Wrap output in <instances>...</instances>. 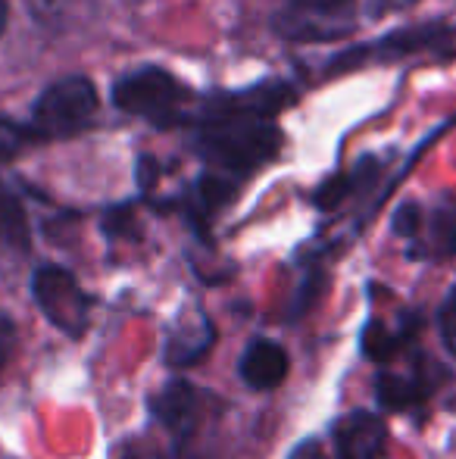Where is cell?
I'll list each match as a JSON object with an SVG mask.
<instances>
[{
    "instance_id": "7c38bea8",
    "label": "cell",
    "mask_w": 456,
    "mask_h": 459,
    "mask_svg": "<svg viewBox=\"0 0 456 459\" xmlns=\"http://www.w3.org/2000/svg\"><path fill=\"white\" fill-rule=\"evenodd\" d=\"M0 241L13 250H29V219H25V210L16 197L10 194H0Z\"/></svg>"
},
{
    "instance_id": "ac0fdd59",
    "label": "cell",
    "mask_w": 456,
    "mask_h": 459,
    "mask_svg": "<svg viewBox=\"0 0 456 459\" xmlns=\"http://www.w3.org/2000/svg\"><path fill=\"white\" fill-rule=\"evenodd\" d=\"M6 25V0H0V31H4Z\"/></svg>"
},
{
    "instance_id": "8992f818",
    "label": "cell",
    "mask_w": 456,
    "mask_h": 459,
    "mask_svg": "<svg viewBox=\"0 0 456 459\" xmlns=\"http://www.w3.org/2000/svg\"><path fill=\"white\" fill-rule=\"evenodd\" d=\"M216 344V328L213 322L203 313H191L172 325L169 338H166V366L172 368H188L194 363H201L210 353V347Z\"/></svg>"
},
{
    "instance_id": "6da1fadb",
    "label": "cell",
    "mask_w": 456,
    "mask_h": 459,
    "mask_svg": "<svg viewBox=\"0 0 456 459\" xmlns=\"http://www.w3.org/2000/svg\"><path fill=\"white\" fill-rule=\"evenodd\" d=\"M197 144H201V153L213 166L247 176V172L260 169L269 160L279 157L281 132L269 119H262V116L231 109V113L219 116V119L207 122Z\"/></svg>"
},
{
    "instance_id": "277c9868",
    "label": "cell",
    "mask_w": 456,
    "mask_h": 459,
    "mask_svg": "<svg viewBox=\"0 0 456 459\" xmlns=\"http://www.w3.org/2000/svg\"><path fill=\"white\" fill-rule=\"evenodd\" d=\"M31 294L50 325L66 332L69 338H79L91 322V300L75 281L73 273L60 266H41L31 278Z\"/></svg>"
},
{
    "instance_id": "ba28073f",
    "label": "cell",
    "mask_w": 456,
    "mask_h": 459,
    "mask_svg": "<svg viewBox=\"0 0 456 459\" xmlns=\"http://www.w3.org/2000/svg\"><path fill=\"white\" fill-rule=\"evenodd\" d=\"M201 406H203V391H197L194 385H188V381H182V378L169 381V385L153 397V412H157V419L176 431H188L191 425L197 422V416H201Z\"/></svg>"
},
{
    "instance_id": "9a60e30c",
    "label": "cell",
    "mask_w": 456,
    "mask_h": 459,
    "mask_svg": "<svg viewBox=\"0 0 456 459\" xmlns=\"http://www.w3.org/2000/svg\"><path fill=\"white\" fill-rule=\"evenodd\" d=\"M291 4L297 6V13H304V16H335L350 0H291Z\"/></svg>"
},
{
    "instance_id": "5b68a950",
    "label": "cell",
    "mask_w": 456,
    "mask_h": 459,
    "mask_svg": "<svg viewBox=\"0 0 456 459\" xmlns=\"http://www.w3.org/2000/svg\"><path fill=\"white\" fill-rule=\"evenodd\" d=\"M335 459H388V429L378 412L350 410L335 422Z\"/></svg>"
},
{
    "instance_id": "30bf717a",
    "label": "cell",
    "mask_w": 456,
    "mask_h": 459,
    "mask_svg": "<svg viewBox=\"0 0 456 459\" xmlns=\"http://www.w3.org/2000/svg\"><path fill=\"white\" fill-rule=\"evenodd\" d=\"M413 338V322H400V325H388V322L372 319L363 332V353L375 363L382 359H397V353L409 344Z\"/></svg>"
},
{
    "instance_id": "5bb4252c",
    "label": "cell",
    "mask_w": 456,
    "mask_h": 459,
    "mask_svg": "<svg viewBox=\"0 0 456 459\" xmlns=\"http://www.w3.org/2000/svg\"><path fill=\"white\" fill-rule=\"evenodd\" d=\"M441 338H444L447 351L456 357V288L447 294L444 307H441Z\"/></svg>"
},
{
    "instance_id": "7a4b0ae2",
    "label": "cell",
    "mask_w": 456,
    "mask_h": 459,
    "mask_svg": "<svg viewBox=\"0 0 456 459\" xmlns=\"http://www.w3.org/2000/svg\"><path fill=\"white\" fill-rule=\"evenodd\" d=\"M185 97H188V91H185L182 82L157 66L128 73L113 88L116 107L132 116H141V119L153 122V126H169L172 119H178Z\"/></svg>"
},
{
    "instance_id": "e0dca14e",
    "label": "cell",
    "mask_w": 456,
    "mask_h": 459,
    "mask_svg": "<svg viewBox=\"0 0 456 459\" xmlns=\"http://www.w3.org/2000/svg\"><path fill=\"white\" fill-rule=\"evenodd\" d=\"M413 0H372V13H394V10H403V6H409Z\"/></svg>"
},
{
    "instance_id": "4fadbf2b",
    "label": "cell",
    "mask_w": 456,
    "mask_h": 459,
    "mask_svg": "<svg viewBox=\"0 0 456 459\" xmlns=\"http://www.w3.org/2000/svg\"><path fill=\"white\" fill-rule=\"evenodd\" d=\"M347 194H350V178L338 176V178H331V182H325L323 187H319V191H316V204L323 206V210H331V206L341 204Z\"/></svg>"
},
{
    "instance_id": "8fae6325",
    "label": "cell",
    "mask_w": 456,
    "mask_h": 459,
    "mask_svg": "<svg viewBox=\"0 0 456 459\" xmlns=\"http://www.w3.org/2000/svg\"><path fill=\"white\" fill-rule=\"evenodd\" d=\"M416 238H422L419 254H428L434 260H447L456 254V212L438 210L428 222V231H419Z\"/></svg>"
},
{
    "instance_id": "2e32d148",
    "label": "cell",
    "mask_w": 456,
    "mask_h": 459,
    "mask_svg": "<svg viewBox=\"0 0 456 459\" xmlns=\"http://www.w3.org/2000/svg\"><path fill=\"white\" fill-rule=\"evenodd\" d=\"M13 351H16V325L0 313V368L10 363Z\"/></svg>"
},
{
    "instance_id": "d6986e66",
    "label": "cell",
    "mask_w": 456,
    "mask_h": 459,
    "mask_svg": "<svg viewBox=\"0 0 456 459\" xmlns=\"http://www.w3.org/2000/svg\"><path fill=\"white\" fill-rule=\"evenodd\" d=\"M119 459H141V454H138V450H125V454H122Z\"/></svg>"
},
{
    "instance_id": "52a82bcc",
    "label": "cell",
    "mask_w": 456,
    "mask_h": 459,
    "mask_svg": "<svg viewBox=\"0 0 456 459\" xmlns=\"http://www.w3.org/2000/svg\"><path fill=\"white\" fill-rule=\"evenodd\" d=\"M288 351L272 338H254L241 353L237 375L254 391H272L285 381L288 375Z\"/></svg>"
},
{
    "instance_id": "9c48e42d",
    "label": "cell",
    "mask_w": 456,
    "mask_h": 459,
    "mask_svg": "<svg viewBox=\"0 0 456 459\" xmlns=\"http://www.w3.org/2000/svg\"><path fill=\"white\" fill-rule=\"evenodd\" d=\"M375 394L378 403L388 406V410H409V406L426 403V397L432 394V381L419 366L403 368V372H382Z\"/></svg>"
},
{
    "instance_id": "3957f363",
    "label": "cell",
    "mask_w": 456,
    "mask_h": 459,
    "mask_svg": "<svg viewBox=\"0 0 456 459\" xmlns=\"http://www.w3.org/2000/svg\"><path fill=\"white\" fill-rule=\"evenodd\" d=\"M98 113V91L82 75H69L47 88L35 103V132L44 138H69Z\"/></svg>"
}]
</instances>
